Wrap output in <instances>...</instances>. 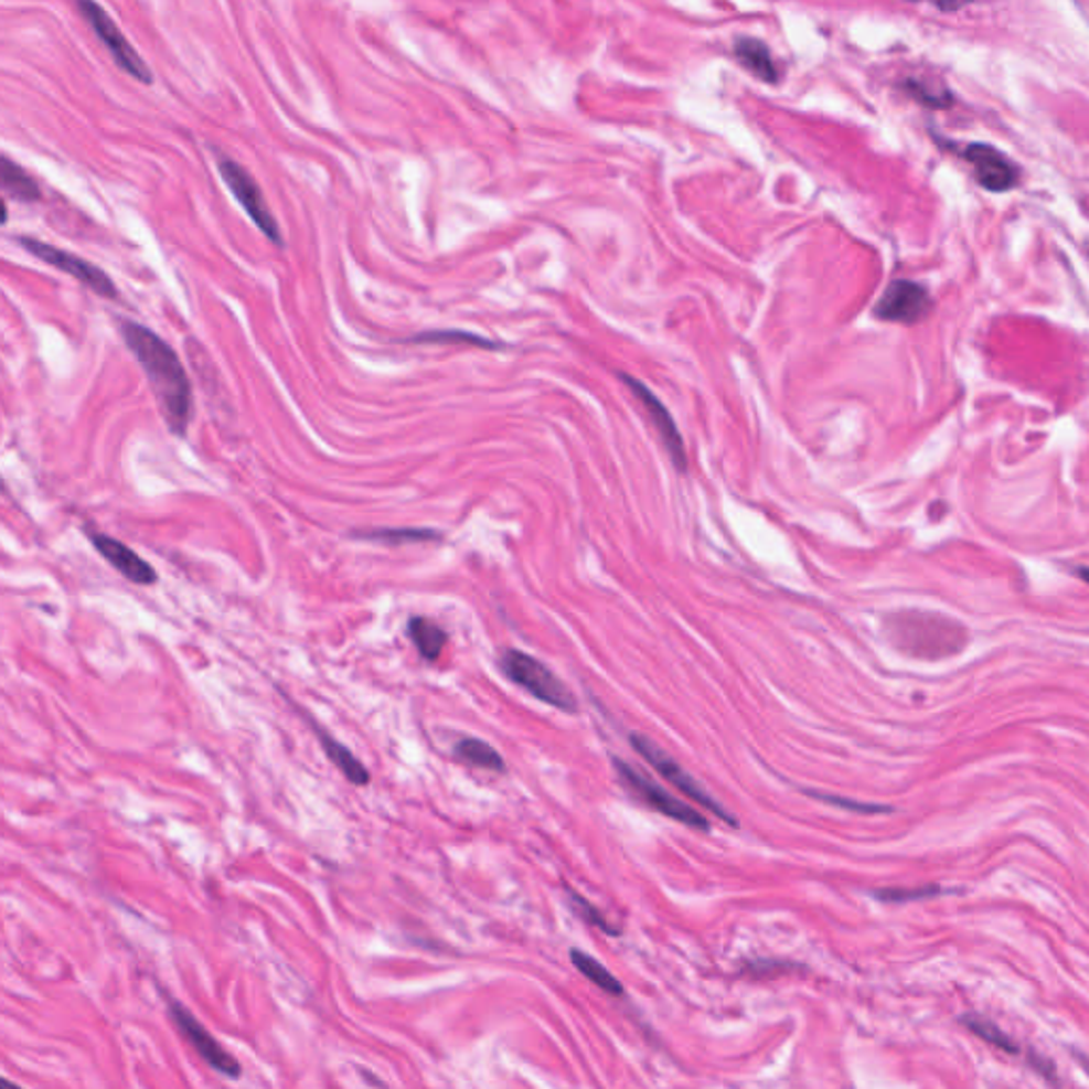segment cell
<instances>
[{"mask_svg":"<svg viewBox=\"0 0 1089 1089\" xmlns=\"http://www.w3.org/2000/svg\"><path fill=\"white\" fill-rule=\"evenodd\" d=\"M121 337L128 350L139 360L148 375L151 392L158 401L160 413L178 437H183L190 428L194 401L188 373L179 360L178 352L148 325L137 322H121Z\"/></svg>","mask_w":1089,"mask_h":1089,"instance_id":"6da1fadb","label":"cell"},{"mask_svg":"<svg viewBox=\"0 0 1089 1089\" xmlns=\"http://www.w3.org/2000/svg\"><path fill=\"white\" fill-rule=\"evenodd\" d=\"M892 641L917 658H944L967 643V630L955 619L905 611L887 621Z\"/></svg>","mask_w":1089,"mask_h":1089,"instance_id":"7a4b0ae2","label":"cell"},{"mask_svg":"<svg viewBox=\"0 0 1089 1089\" xmlns=\"http://www.w3.org/2000/svg\"><path fill=\"white\" fill-rule=\"evenodd\" d=\"M501 669L506 677L511 679L513 683H517L520 687H524L536 701L552 705L559 711H566V713L577 711V701H575L573 692L541 660L532 658L524 651L509 649L502 653Z\"/></svg>","mask_w":1089,"mask_h":1089,"instance_id":"3957f363","label":"cell"},{"mask_svg":"<svg viewBox=\"0 0 1089 1089\" xmlns=\"http://www.w3.org/2000/svg\"><path fill=\"white\" fill-rule=\"evenodd\" d=\"M77 11L86 20L89 29L98 36V41L109 50L111 58L116 60L119 68L130 75L132 79L141 82L143 86L153 84V73L149 71L148 62L141 58V54L132 47V43L126 39V34L119 30L116 20L109 15V11L98 4L96 0H75Z\"/></svg>","mask_w":1089,"mask_h":1089,"instance_id":"277c9868","label":"cell"},{"mask_svg":"<svg viewBox=\"0 0 1089 1089\" xmlns=\"http://www.w3.org/2000/svg\"><path fill=\"white\" fill-rule=\"evenodd\" d=\"M217 171H220V178L224 179V183L228 185V190L233 192L236 203L243 206V211L260 228V233L270 243L281 247L284 245L281 228L275 220V213L266 203L265 192L258 185V181L252 178V173L243 164H238L236 160L224 156V153H217Z\"/></svg>","mask_w":1089,"mask_h":1089,"instance_id":"5b68a950","label":"cell"},{"mask_svg":"<svg viewBox=\"0 0 1089 1089\" xmlns=\"http://www.w3.org/2000/svg\"><path fill=\"white\" fill-rule=\"evenodd\" d=\"M613 765H616V770H618L619 779L623 781V786L632 794L639 796L651 809H655L658 813L675 820L679 824L694 828L698 832H708L711 830V824H708V820L703 813H698L694 807L681 802L675 796L669 794L664 788H660L658 783H653L643 772H639L637 768H632L628 762L618 760V758L613 760Z\"/></svg>","mask_w":1089,"mask_h":1089,"instance_id":"8992f818","label":"cell"},{"mask_svg":"<svg viewBox=\"0 0 1089 1089\" xmlns=\"http://www.w3.org/2000/svg\"><path fill=\"white\" fill-rule=\"evenodd\" d=\"M18 243L29 254H32L34 258L43 260L45 265L58 268L62 273L71 275L73 279H77L79 284H84L94 295L109 298V300H116L118 298L119 292L116 284L111 281V277L103 268L92 265L88 260H84V258H79V256H75L71 252H64V249H60L56 245H50L45 241H39L34 236H18Z\"/></svg>","mask_w":1089,"mask_h":1089,"instance_id":"52a82bcc","label":"cell"},{"mask_svg":"<svg viewBox=\"0 0 1089 1089\" xmlns=\"http://www.w3.org/2000/svg\"><path fill=\"white\" fill-rule=\"evenodd\" d=\"M630 743H632V747H634V749H637V751H639V754L648 760L649 765L653 766V768H655V770H658V772H660V775H662L669 783H673V786L677 788L679 792H683V794L687 796L690 800H694V802H698V804L707 807L708 811H711L713 815H717L719 820H724V822H728L730 825H736L735 818H733V815H730V813H728V811H726V809H724V807H722V804H719L713 796L705 792V790L701 788V783H698V781H696L690 772H685V770L681 768L677 760H673V758H671V756H669L662 747H658L651 738L643 735H632L630 736Z\"/></svg>","mask_w":1089,"mask_h":1089,"instance_id":"ba28073f","label":"cell"},{"mask_svg":"<svg viewBox=\"0 0 1089 1089\" xmlns=\"http://www.w3.org/2000/svg\"><path fill=\"white\" fill-rule=\"evenodd\" d=\"M169 1013H171L173 1024L181 1032V1036L196 1049V1054L215 1072H220V1075H224L228 1079H238L241 1077V1070H243L241 1064L213 1038L211 1032L205 1031L201 1026V1022L188 1008H183L178 1001H169Z\"/></svg>","mask_w":1089,"mask_h":1089,"instance_id":"9c48e42d","label":"cell"},{"mask_svg":"<svg viewBox=\"0 0 1089 1089\" xmlns=\"http://www.w3.org/2000/svg\"><path fill=\"white\" fill-rule=\"evenodd\" d=\"M932 311V298L921 284L896 279L875 305V318L894 324H917Z\"/></svg>","mask_w":1089,"mask_h":1089,"instance_id":"30bf717a","label":"cell"},{"mask_svg":"<svg viewBox=\"0 0 1089 1089\" xmlns=\"http://www.w3.org/2000/svg\"><path fill=\"white\" fill-rule=\"evenodd\" d=\"M621 382H626L628 389L637 396V401H641L643 409L648 412L649 419L651 424L655 426L658 430V437L660 441L664 442L673 465L677 467V471H685L687 469V453H685V442H683V437L679 433L677 424L673 419L671 412L664 407V403L649 389L648 385L630 375H621Z\"/></svg>","mask_w":1089,"mask_h":1089,"instance_id":"8fae6325","label":"cell"},{"mask_svg":"<svg viewBox=\"0 0 1089 1089\" xmlns=\"http://www.w3.org/2000/svg\"><path fill=\"white\" fill-rule=\"evenodd\" d=\"M89 543L96 547V552L107 559L121 577L137 586H153L158 581V575L153 566L141 558L135 549L124 545L121 541H116L109 534L103 532L86 531Z\"/></svg>","mask_w":1089,"mask_h":1089,"instance_id":"7c38bea8","label":"cell"},{"mask_svg":"<svg viewBox=\"0 0 1089 1089\" xmlns=\"http://www.w3.org/2000/svg\"><path fill=\"white\" fill-rule=\"evenodd\" d=\"M967 160L974 169V178L981 188L990 192H1008L1017 185V169L1015 164L996 148L972 143L967 148Z\"/></svg>","mask_w":1089,"mask_h":1089,"instance_id":"4fadbf2b","label":"cell"},{"mask_svg":"<svg viewBox=\"0 0 1089 1089\" xmlns=\"http://www.w3.org/2000/svg\"><path fill=\"white\" fill-rule=\"evenodd\" d=\"M735 56L760 82L770 84V86H775L779 82V77H781L779 66L772 58L765 41L754 39V36H740L735 43Z\"/></svg>","mask_w":1089,"mask_h":1089,"instance_id":"5bb4252c","label":"cell"},{"mask_svg":"<svg viewBox=\"0 0 1089 1089\" xmlns=\"http://www.w3.org/2000/svg\"><path fill=\"white\" fill-rule=\"evenodd\" d=\"M0 181H2L4 194H9L15 201H22V203L41 201V188H39L36 179L32 178L24 167L13 162L9 156H2Z\"/></svg>","mask_w":1089,"mask_h":1089,"instance_id":"9a60e30c","label":"cell"},{"mask_svg":"<svg viewBox=\"0 0 1089 1089\" xmlns=\"http://www.w3.org/2000/svg\"><path fill=\"white\" fill-rule=\"evenodd\" d=\"M318 736H320L324 754L332 765L337 766L354 786H369V781H371L369 770L345 745H341L337 738H332L322 728H318Z\"/></svg>","mask_w":1089,"mask_h":1089,"instance_id":"2e32d148","label":"cell"},{"mask_svg":"<svg viewBox=\"0 0 1089 1089\" xmlns=\"http://www.w3.org/2000/svg\"><path fill=\"white\" fill-rule=\"evenodd\" d=\"M407 634L413 641V645L421 653V658L435 662L439 660L442 648L447 645V632L439 623H435L428 618H412L407 626Z\"/></svg>","mask_w":1089,"mask_h":1089,"instance_id":"e0dca14e","label":"cell"},{"mask_svg":"<svg viewBox=\"0 0 1089 1089\" xmlns=\"http://www.w3.org/2000/svg\"><path fill=\"white\" fill-rule=\"evenodd\" d=\"M354 538L383 543V545H403V543L441 541V532L430 529H366V531H354Z\"/></svg>","mask_w":1089,"mask_h":1089,"instance_id":"ac0fdd59","label":"cell"},{"mask_svg":"<svg viewBox=\"0 0 1089 1089\" xmlns=\"http://www.w3.org/2000/svg\"><path fill=\"white\" fill-rule=\"evenodd\" d=\"M570 962L577 967V971L581 972L584 976H588L589 981L600 987L602 992L611 994V996H621L623 994V987L619 983L618 976H613L611 972L607 971L596 958H591L589 953H584L579 949H570Z\"/></svg>","mask_w":1089,"mask_h":1089,"instance_id":"d6986e66","label":"cell"},{"mask_svg":"<svg viewBox=\"0 0 1089 1089\" xmlns=\"http://www.w3.org/2000/svg\"><path fill=\"white\" fill-rule=\"evenodd\" d=\"M453 751L467 765L497 770V772L504 770V760H502L501 754L490 743H485L481 738H462Z\"/></svg>","mask_w":1089,"mask_h":1089,"instance_id":"ffe728a7","label":"cell"},{"mask_svg":"<svg viewBox=\"0 0 1089 1089\" xmlns=\"http://www.w3.org/2000/svg\"><path fill=\"white\" fill-rule=\"evenodd\" d=\"M960 1024L964 1028H969L972 1034H976L979 1038H983L985 1043H990L992 1047L1006 1051V1054H1019V1047L1015 1045V1040L1006 1032H1002L992 1019L976 1015V1013H967L960 1017Z\"/></svg>","mask_w":1089,"mask_h":1089,"instance_id":"44dd1931","label":"cell"},{"mask_svg":"<svg viewBox=\"0 0 1089 1089\" xmlns=\"http://www.w3.org/2000/svg\"><path fill=\"white\" fill-rule=\"evenodd\" d=\"M407 343H437V345H477L485 350H499L501 345L497 341H490L485 337L472 334L467 330H433V332H421L407 339Z\"/></svg>","mask_w":1089,"mask_h":1089,"instance_id":"7402d4cb","label":"cell"},{"mask_svg":"<svg viewBox=\"0 0 1089 1089\" xmlns=\"http://www.w3.org/2000/svg\"><path fill=\"white\" fill-rule=\"evenodd\" d=\"M939 894H942L939 885H923V887H915V889L889 887V889L875 892V896L879 900H884V903H911V900H919V898H932V896H939Z\"/></svg>","mask_w":1089,"mask_h":1089,"instance_id":"603a6c76","label":"cell"},{"mask_svg":"<svg viewBox=\"0 0 1089 1089\" xmlns=\"http://www.w3.org/2000/svg\"><path fill=\"white\" fill-rule=\"evenodd\" d=\"M568 896H570V900H573V909L579 912L586 921H589V923H591V926H596V928H600V930H605V932H607V935H611V937H618L619 928L611 926V923L607 921V917H605L602 912L596 911V907H594L591 903H588L586 898H581L579 894H575L573 889H568Z\"/></svg>","mask_w":1089,"mask_h":1089,"instance_id":"cb8c5ba5","label":"cell"},{"mask_svg":"<svg viewBox=\"0 0 1089 1089\" xmlns=\"http://www.w3.org/2000/svg\"><path fill=\"white\" fill-rule=\"evenodd\" d=\"M811 798H818L822 800L825 804H832V807H839V809H847V811H855V813H887L892 811L889 807H882V804H866V802H857V800H852V798H841V796L832 794H820V792H807Z\"/></svg>","mask_w":1089,"mask_h":1089,"instance_id":"d4e9b609","label":"cell"},{"mask_svg":"<svg viewBox=\"0 0 1089 1089\" xmlns=\"http://www.w3.org/2000/svg\"><path fill=\"white\" fill-rule=\"evenodd\" d=\"M905 88L909 89L912 98H917L921 105L937 107V109H942V107H949L951 105V94L949 92H930V88L926 84H919V82H909Z\"/></svg>","mask_w":1089,"mask_h":1089,"instance_id":"484cf974","label":"cell"},{"mask_svg":"<svg viewBox=\"0 0 1089 1089\" xmlns=\"http://www.w3.org/2000/svg\"><path fill=\"white\" fill-rule=\"evenodd\" d=\"M912 2H921V0H912ZM926 2L937 4L941 11H958V9L971 4L974 0H926Z\"/></svg>","mask_w":1089,"mask_h":1089,"instance_id":"4316f807","label":"cell"},{"mask_svg":"<svg viewBox=\"0 0 1089 1089\" xmlns=\"http://www.w3.org/2000/svg\"><path fill=\"white\" fill-rule=\"evenodd\" d=\"M1077 575H1079V577H1081V579H1083V581H1088V584H1089V568H1088V566H1081V568H1079V570H1077Z\"/></svg>","mask_w":1089,"mask_h":1089,"instance_id":"83f0119b","label":"cell"},{"mask_svg":"<svg viewBox=\"0 0 1089 1089\" xmlns=\"http://www.w3.org/2000/svg\"><path fill=\"white\" fill-rule=\"evenodd\" d=\"M1077 1060H1079V1064H1081V1066H1083V1070H1086V1072H1088V1075H1089V1058H1088V1056H1077Z\"/></svg>","mask_w":1089,"mask_h":1089,"instance_id":"f1b7e54d","label":"cell"}]
</instances>
